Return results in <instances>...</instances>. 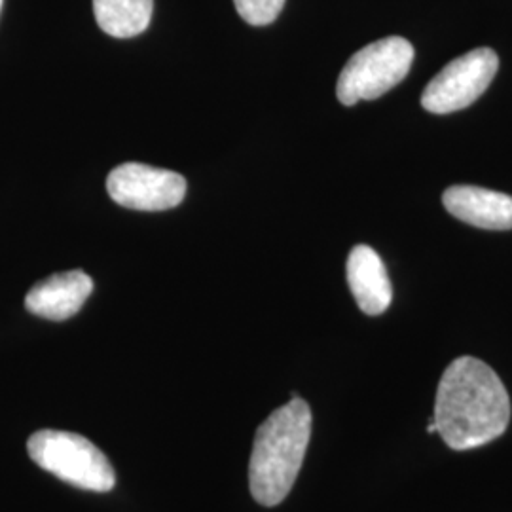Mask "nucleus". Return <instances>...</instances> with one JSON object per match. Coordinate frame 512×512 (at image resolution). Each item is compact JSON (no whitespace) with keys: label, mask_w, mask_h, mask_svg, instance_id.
Here are the masks:
<instances>
[{"label":"nucleus","mask_w":512,"mask_h":512,"mask_svg":"<svg viewBox=\"0 0 512 512\" xmlns=\"http://www.w3.org/2000/svg\"><path fill=\"white\" fill-rule=\"evenodd\" d=\"M92 291V277L82 270L50 275L29 291L25 308L42 319L65 321L82 310Z\"/></svg>","instance_id":"nucleus-7"},{"label":"nucleus","mask_w":512,"mask_h":512,"mask_svg":"<svg viewBox=\"0 0 512 512\" xmlns=\"http://www.w3.org/2000/svg\"><path fill=\"white\" fill-rule=\"evenodd\" d=\"M239 16L249 25L262 27L274 23L281 14L285 0H234Z\"/></svg>","instance_id":"nucleus-11"},{"label":"nucleus","mask_w":512,"mask_h":512,"mask_svg":"<svg viewBox=\"0 0 512 512\" xmlns=\"http://www.w3.org/2000/svg\"><path fill=\"white\" fill-rule=\"evenodd\" d=\"M499 69L492 48H476L450 61L425 88L421 107L433 114L467 109L488 90Z\"/></svg>","instance_id":"nucleus-5"},{"label":"nucleus","mask_w":512,"mask_h":512,"mask_svg":"<svg viewBox=\"0 0 512 512\" xmlns=\"http://www.w3.org/2000/svg\"><path fill=\"white\" fill-rule=\"evenodd\" d=\"M109 196L122 207L135 211H167L186 196L183 175L145 164L118 165L107 179Z\"/></svg>","instance_id":"nucleus-6"},{"label":"nucleus","mask_w":512,"mask_h":512,"mask_svg":"<svg viewBox=\"0 0 512 512\" xmlns=\"http://www.w3.org/2000/svg\"><path fill=\"white\" fill-rule=\"evenodd\" d=\"M433 421L452 450H473L507 431L511 399L492 366L458 357L440 378Z\"/></svg>","instance_id":"nucleus-1"},{"label":"nucleus","mask_w":512,"mask_h":512,"mask_svg":"<svg viewBox=\"0 0 512 512\" xmlns=\"http://www.w3.org/2000/svg\"><path fill=\"white\" fill-rule=\"evenodd\" d=\"M346 274L351 294L366 315H382L391 306V281L382 258L372 247L357 245L351 249Z\"/></svg>","instance_id":"nucleus-9"},{"label":"nucleus","mask_w":512,"mask_h":512,"mask_svg":"<svg viewBox=\"0 0 512 512\" xmlns=\"http://www.w3.org/2000/svg\"><path fill=\"white\" fill-rule=\"evenodd\" d=\"M414 63V46L403 37L376 40L359 50L342 69L336 95L342 105L372 101L403 82Z\"/></svg>","instance_id":"nucleus-4"},{"label":"nucleus","mask_w":512,"mask_h":512,"mask_svg":"<svg viewBox=\"0 0 512 512\" xmlns=\"http://www.w3.org/2000/svg\"><path fill=\"white\" fill-rule=\"evenodd\" d=\"M27 452L40 469L74 488L105 494L116 484L107 456L93 442L76 433L42 429L31 435Z\"/></svg>","instance_id":"nucleus-3"},{"label":"nucleus","mask_w":512,"mask_h":512,"mask_svg":"<svg viewBox=\"0 0 512 512\" xmlns=\"http://www.w3.org/2000/svg\"><path fill=\"white\" fill-rule=\"evenodd\" d=\"M0 8H2V0H0Z\"/></svg>","instance_id":"nucleus-13"},{"label":"nucleus","mask_w":512,"mask_h":512,"mask_svg":"<svg viewBox=\"0 0 512 512\" xmlns=\"http://www.w3.org/2000/svg\"><path fill=\"white\" fill-rule=\"evenodd\" d=\"M427 431H429V433H435V431H437V425H435V421H429V425H427Z\"/></svg>","instance_id":"nucleus-12"},{"label":"nucleus","mask_w":512,"mask_h":512,"mask_svg":"<svg viewBox=\"0 0 512 512\" xmlns=\"http://www.w3.org/2000/svg\"><path fill=\"white\" fill-rule=\"evenodd\" d=\"M152 10V0H93L97 25L114 38H131L145 33Z\"/></svg>","instance_id":"nucleus-10"},{"label":"nucleus","mask_w":512,"mask_h":512,"mask_svg":"<svg viewBox=\"0 0 512 512\" xmlns=\"http://www.w3.org/2000/svg\"><path fill=\"white\" fill-rule=\"evenodd\" d=\"M311 437V410L293 395L256 431L249 461V488L256 503L279 505L293 490Z\"/></svg>","instance_id":"nucleus-2"},{"label":"nucleus","mask_w":512,"mask_h":512,"mask_svg":"<svg viewBox=\"0 0 512 512\" xmlns=\"http://www.w3.org/2000/svg\"><path fill=\"white\" fill-rule=\"evenodd\" d=\"M450 215L484 230H512V196L469 184L450 186L442 194Z\"/></svg>","instance_id":"nucleus-8"}]
</instances>
